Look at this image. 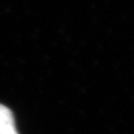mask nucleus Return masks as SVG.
<instances>
[{
	"label": "nucleus",
	"mask_w": 134,
	"mask_h": 134,
	"mask_svg": "<svg viewBox=\"0 0 134 134\" xmlns=\"http://www.w3.org/2000/svg\"><path fill=\"white\" fill-rule=\"evenodd\" d=\"M0 134H18L11 111L0 104Z\"/></svg>",
	"instance_id": "1"
}]
</instances>
